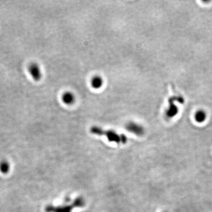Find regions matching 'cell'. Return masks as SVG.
Masks as SVG:
<instances>
[{"mask_svg": "<svg viewBox=\"0 0 212 212\" xmlns=\"http://www.w3.org/2000/svg\"><path fill=\"white\" fill-rule=\"evenodd\" d=\"M90 131L93 134L106 136L108 140L110 142H115L116 143H122L125 144L127 142V139L124 134H118L115 131L111 130H106L102 129L100 127L93 126L91 128Z\"/></svg>", "mask_w": 212, "mask_h": 212, "instance_id": "cell-1", "label": "cell"}, {"mask_svg": "<svg viewBox=\"0 0 212 212\" xmlns=\"http://www.w3.org/2000/svg\"><path fill=\"white\" fill-rule=\"evenodd\" d=\"M126 129L130 133L135 134L138 136H142L145 134V129L140 124L135 122H129L126 126Z\"/></svg>", "mask_w": 212, "mask_h": 212, "instance_id": "cell-2", "label": "cell"}, {"mask_svg": "<svg viewBox=\"0 0 212 212\" xmlns=\"http://www.w3.org/2000/svg\"><path fill=\"white\" fill-rule=\"evenodd\" d=\"M28 71L34 80L38 81L41 78V71L37 64L31 63L28 67Z\"/></svg>", "mask_w": 212, "mask_h": 212, "instance_id": "cell-3", "label": "cell"}, {"mask_svg": "<svg viewBox=\"0 0 212 212\" xmlns=\"http://www.w3.org/2000/svg\"><path fill=\"white\" fill-rule=\"evenodd\" d=\"M73 203L71 205H67L64 206H60L57 207H50L47 208L48 211L49 212H71L73 209L75 208Z\"/></svg>", "mask_w": 212, "mask_h": 212, "instance_id": "cell-4", "label": "cell"}, {"mask_svg": "<svg viewBox=\"0 0 212 212\" xmlns=\"http://www.w3.org/2000/svg\"><path fill=\"white\" fill-rule=\"evenodd\" d=\"M75 96L71 92L67 91L62 96V100L67 105L73 104L75 102Z\"/></svg>", "mask_w": 212, "mask_h": 212, "instance_id": "cell-5", "label": "cell"}, {"mask_svg": "<svg viewBox=\"0 0 212 212\" xmlns=\"http://www.w3.org/2000/svg\"><path fill=\"white\" fill-rule=\"evenodd\" d=\"M91 86L95 89H100L103 84V78L100 76H94L91 79Z\"/></svg>", "mask_w": 212, "mask_h": 212, "instance_id": "cell-6", "label": "cell"}, {"mask_svg": "<svg viewBox=\"0 0 212 212\" xmlns=\"http://www.w3.org/2000/svg\"><path fill=\"white\" fill-rule=\"evenodd\" d=\"M206 118V115L203 111H199L195 115V119L198 123H203Z\"/></svg>", "mask_w": 212, "mask_h": 212, "instance_id": "cell-7", "label": "cell"}, {"mask_svg": "<svg viewBox=\"0 0 212 212\" xmlns=\"http://www.w3.org/2000/svg\"><path fill=\"white\" fill-rule=\"evenodd\" d=\"M73 204L76 207H83L85 206V201L83 197H79L74 200Z\"/></svg>", "mask_w": 212, "mask_h": 212, "instance_id": "cell-8", "label": "cell"}, {"mask_svg": "<svg viewBox=\"0 0 212 212\" xmlns=\"http://www.w3.org/2000/svg\"><path fill=\"white\" fill-rule=\"evenodd\" d=\"M0 168H1V170L2 172L7 173L9 169V165L6 161H3L1 163Z\"/></svg>", "mask_w": 212, "mask_h": 212, "instance_id": "cell-9", "label": "cell"}, {"mask_svg": "<svg viewBox=\"0 0 212 212\" xmlns=\"http://www.w3.org/2000/svg\"></svg>", "mask_w": 212, "mask_h": 212, "instance_id": "cell-10", "label": "cell"}]
</instances>
